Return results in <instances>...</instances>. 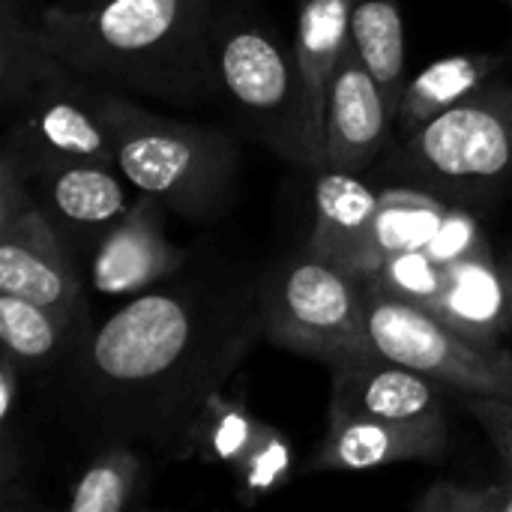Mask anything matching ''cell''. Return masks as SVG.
<instances>
[{
    "label": "cell",
    "mask_w": 512,
    "mask_h": 512,
    "mask_svg": "<svg viewBox=\"0 0 512 512\" xmlns=\"http://www.w3.org/2000/svg\"><path fill=\"white\" fill-rule=\"evenodd\" d=\"M258 276L207 258L90 327L57 378L66 432L90 453L129 444L195 456L207 405L264 339Z\"/></svg>",
    "instance_id": "cell-1"
},
{
    "label": "cell",
    "mask_w": 512,
    "mask_h": 512,
    "mask_svg": "<svg viewBox=\"0 0 512 512\" xmlns=\"http://www.w3.org/2000/svg\"><path fill=\"white\" fill-rule=\"evenodd\" d=\"M213 0H96L51 6L36 45L69 72L141 96L198 105L219 96Z\"/></svg>",
    "instance_id": "cell-2"
},
{
    "label": "cell",
    "mask_w": 512,
    "mask_h": 512,
    "mask_svg": "<svg viewBox=\"0 0 512 512\" xmlns=\"http://www.w3.org/2000/svg\"><path fill=\"white\" fill-rule=\"evenodd\" d=\"M99 105L117 171L132 186L189 219L225 210L240 165L237 141L228 132L162 117L111 90L99 93Z\"/></svg>",
    "instance_id": "cell-3"
},
{
    "label": "cell",
    "mask_w": 512,
    "mask_h": 512,
    "mask_svg": "<svg viewBox=\"0 0 512 512\" xmlns=\"http://www.w3.org/2000/svg\"><path fill=\"white\" fill-rule=\"evenodd\" d=\"M213 66L219 96L252 138L300 168H327L294 45L261 21L231 15L213 21Z\"/></svg>",
    "instance_id": "cell-4"
},
{
    "label": "cell",
    "mask_w": 512,
    "mask_h": 512,
    "mask_svg": "<svg viewBox=\"0 0 512 512\" xmlns=\"http://www.w3.org/2000/svg\"><path fill=\"white\" fill-rule=\"evenodd\" d=\"M258 309L264 339L276 348L327 366L375 354L360 276L309 249L279 258L258 276Z\"/></svg>",
    "instance_id": "cell-5"
},
{
    "label": "cell",
    "mask_w": 512,
    "mask_h": 512,
    "mask_svg": "<svg viewBox=\"0 0 512 512\" xmlns=\"http://www.w3.org/2000/svg\"><path fill=\"white\" fill-rule=\"evenodd\" d=\"M378 354L468 396L512 399V354L360 276Z\"/></svg>",
    "instance_id": "cell-6"
},
{
    "label": "cell",
    "mask_w": 512,
    "mask_h": 512,
    "mask_svg": "<svg viewBox=\"0 0 512 512\" xmlns=\"http://www.w3.org/2000/svg\"><path fill=\"white\" fill-rule=\"evenodd\" d=\"M396 165L441 195L501 192L512 180V87L486 84L411 132Z\"/></svg>",
    "instance_id": "cell-7"
},
{
    "label": "cell",
    "mask_w": 512,
    "mask_h": 512,
    "mask_svg": "<svg viewBox=\"0 0 512 512\" xmlns=\"http://www.w3.org/2000/svg\"><path fill=\"white\" fill-rule=\"evenodd\" d=\"M63 63L45 54V63L9 105L12 126L3 156L27 180L60 165H111L117 168L114 144L102 117L96 87L78 81Z\"/></svg>",
    "instance_id": "cell-8"
},
{
    "label": "cell",
    "mask_w": 512,
    "mask_h": 512,
    "mask_svg": "<svg viewBox=\"0 0 512 512\" xmlns=\"http://www.w3.org/2000/svg\"><path fill=\"white\" fill-rule=\"evenodd\" d=\"M0 294L36 300L90 330L78 258L6 156L0 159Z\"/></svg>",
    "instance_id": "cell-9"
},
{
    "label": "cell",
    "mask_w": 512,
    "mask_h": 512,
    "mask_svg": "<svg viewBox=\"0 0 512 512\" xmlns=\"http://www.w3.org/2000/svg\"><path fill=\"white\" fill-rule=\"evenodd\" d=\"M195 456L210 465H222L234 477L243 504H255L282 489L294 468L288 438L258 420L243 399H231L225 393H219L201 417Z\"/></svg>",
    "instance_id": "cell-10"
},
{
    "label": "cell",
    "mask_w": 512,
    "mask_h": 512,
    "mask_svg": "<svg viewBox=\"0 0 512 512\" xmlns=\"http://www.w3.org/2000/svg\"><path fill=\"white\" fill-rule=\"evenodd\" d=\"M393 123L387 96L360 54L354 36L327 81L324 159L327 168L363 174L378 156Z\"/></svg>",
    "instance_id": "cell-11"
},
{
    "label": "cell",
    "mask_w": 512,
    "mask_h": 512,
    "mask_svg": "<svg viewBox=\"0 0 512 512\" xmlns=\"http://www.w3.org/2000/svg\"><path fill=\"white\" fill-rule=\"evenodd\" d=\"M165 204L141 192L126 216L90 255V285L105 297H135L186 267L189 249L171 243L162 228Z\"/></svg>",
    "instance_id": "cell-12"
},
{
    "label": "cell",
    "mask_w": 512,
    "mask_h": 512,
    "mask_svg": "<svg viewBox=\"0 0 512 512\" xmlns=\"http://www.w3.org/2000/svg\"><path fill=\"white\" fill-rule=\"evenodd\" d=\"M24 183L75 258L93 255L102 237L132 207L111 165H60Z\"/></svg>",
    "instance_id": "cell-13"
},
{
    "label": "cell",
    "mask_w": 512,
    "mask_h": 512,
    "mask_svg": "<svg viewBox=\"0 0 512 512\" xmlns=\"http://www.w3.org/2000/svg\"><path fill=\"white\" fill-rule=\"evenodd\" d=\"M330 414H360L393 423H447L444 387L384 354L330 366Z\"/></svg>",
    "instance_id": "cell-14"
},
{
    "label": "cell",
    "mask_w": 512,
    "mask_h": 512,
    "mask_svg": "<svg viewBox=\"0 0 512 512\" xmlns=\"http://www.w3.org/2000/svg\"><path fill=\"white\" fill-rule=\"evenodd\" d=\"M327 435L312 471H372L384 465L441 459L447 423H393L360 414H327Z\"/></svg>",
    "instance_id": "cell-15"
},
{
    "label": "cell",
    "mask_w": 512,
    "mask_h": 512,
    "mask_svg": "<svg viewBox=\"0 0 512 512\" xmlns=\"http://www.w3.org/2000/svg\"><path fill=\"white\" fill-rule=\"evenodd\" d=\"M315 177V222L309 252L354 276H366L372 267L381 192L369 189L360 174L339 168L315 171Z\"/></svg>",
    "instance_id": "cell-16"
},
{
    "label": "cell",
    "mask_w": 512,
    "mask_h": 512,
    "mask_svg": "<svg viewBox=\"0 0 512 512\" xmlns=\"http://www.w3.org/2000/svg\"><path fill=\"white\" fill-rule=\"evenodd\" d=\"M84 333H87L84 327H75L60 312L36 300L18 294H0L3 354L15 360L21 375L60 378Z\"/></svg>",
    "instance_id": "cell-17"
},
{
    "label": "cell",
    "mask_w": 512,
    "mask_h": 512,
    "mask_svg": "<svg viewBox=\"0 0 512 512\" xmlns=\"http://www.w3.org/2000/svg\"><path fill=\"white\" fill-rule=\"evenodd\" d=\"M501 54L474 51V54H450L435 60L420 75L405 81V90L396 105V126L411 135L438 114L450 111L453 105L465 102L477 90H483L492 72L501 66Z\"/></svg>",
    "instance_id": "cell-18"
},
{
    "label": "cell",
    "mask_w": 512,
    "mask_h": 512,
    "mask_svg": "<svg viewBox=\"0 0 512 512\" xmlns=\"http://www.w3.org/2000/svg\"><path fill=\"white\" fill-rule=\"evenodd\" d=\"M351 42V0H300L297 18V63L312 111V123L324 141L327 81Z\"/></svg>",
    "instance_id": "cell-19"
},
{
    "label": "cell",
    "mask_w": 512,
    "mask_h": 512,
    "mask_svg": "<svg viewBox=\"0 0 512 512\" xmlns=\"http://www.w3.org/2000/svg\"><path fill=\"white\" fill-rule=\"evenodd\" d=\"M450 210L453 207L444 201V195L435 189H426V186L381 192L369 273L378 270L381 261L390 255L426 249L438 237V231L444 228Z\"/></svg>",
    "instance_id": "cell-20"
},
{
    "label": "cell",
    "mask_w": 512,
    "mask_h": 512,
    "mask_svg": "<svg viewBox=\"0 0 512 512\" xmlns=\"http://www.w3.org/2000/svg\"><path fill=\"white\" fill-rule=\"evenodd\" d=\"M351 36L375 72L396 123V105L405 90V27L399 0H351Z\"/></svg>",
    "instance_id": "cell-21"
},
{
    "label": "cell",
    "mask_w": 512,
    "mask_h": 512,
    "mask_svg": "<svg viewBox=\"0 0 512 512\" xmlns=\"http://www.w3.org/2000/svg\"><path fill=\"white\" fill-rule=\"evenodd\" d=\"M144 483V459L138 447L114 444L93 453L84 474L69 489V512H123L135 504Z\"/></svg>",
    "instance_id": "cell-22"
},
{
    "label": "cell",
    "mask_w": 512,
    "mask_h": 512,
    "mask_svg": "<svg viewBox=\"0 0 512 512\" xmlns=\"http://www.w3.org/2000/svg\"><path fill=\"white\" fill-rule=\"evenodd\" d=\"M417 512H512V477L510 483L468 486L438 480L417 501Z\"/></svg>",
    "instance_id": "cell-23"
},
{
    "label": "cell",
    "mask_w": 512,
    "mask_h": 512,
    "mask_svg": "<svg viewBox=\"0 0 512 512\" xmlns=\"http://www.w3.org/2000/svg\"><path fill=\"white\" fill-rule=\"evenodd\" d=\"M459 402L483 426V432L489 435L492 447L498 450V456L504 459L512 477V399L459 393Z\"/></svg>",
    "instance_id": "cell-24"
},
{
    "label": "cell",
    "mask_w": 512,
    "mask_h": 512,
    "mask_svg": "<svg viewBox=\"0 0 512 512\" xmlns=\"http://www.w3.org/2000/svg\"><path fill=\"white\" fill-rule=\"evenodd\" d=\"M501 279H504V300H507V324L512 330V252L501 267Z\"/></svg>",
    "instance_id": "cell-25"
},
{
    "label": "cell",
    "mask_w": 512,
    "mask_h": 512,
    "mask_svg": "<svg viewBox=\"0 0 512 512\" xmlns=\"http://www.w3.org/2000/svg\"><path fill=\"white\" fill-rule=\"evenodd\" d=\"M507 3H510V9H512V0H507Z\"/></svg>",
    "instance_id": "cell-26"
}]
</instances>
